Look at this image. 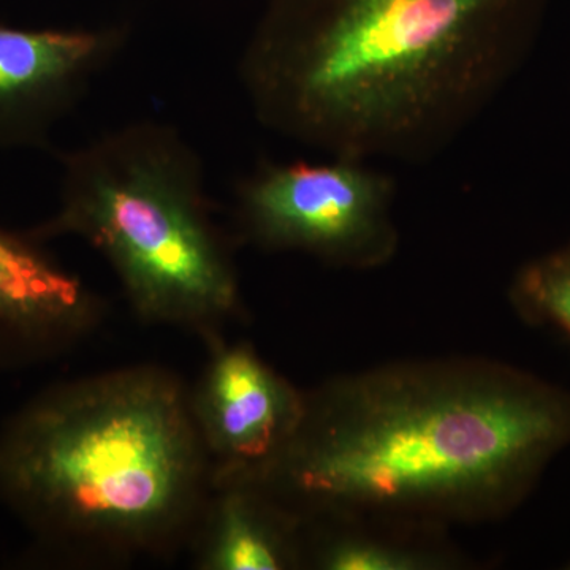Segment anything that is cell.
<instances>
[{
	"label": "cell",
	"mask_w": 570,
	"mask_h": 570,
	"mask_svg": "<svg viewBox=\"0 0 570 570\" xmlns=\"http://www.w3.org/2000/svg\"><path fill=\"white\" fill-rule=\"evenodd\" d=\"M569 569H570V564H569Z\"/></svg>",
	"instance_id": "7c38bea8"
},
{
	"label": "cell",
	"mask_w": 570,
	"mask_h": 570,
	"mask_svg": "<svg viewBox=\"0 0 570 570\" xmlns=\"http://www.w3.org/2000/svg\"><path fill=\"white\" fill-rule=\"evenodd\" d=\"M100 316V299L36 238L0 228V336L61 346L88 336Z\"/></svg>",
	"instance_id": "ba28073f"
},
{
	"label": "cell",
	"mask_w": 570,
	"mask_h": 570,
	"mask_svg": "<svg viewBox=\"0 0 570 570\" xmlns=\"http://www.w3.org/2000/svg\"><path fill=\"white\" fill-rule=\"evenodd\" d=\"M202 570H285L305 561V530L245 483L213 485L193 532Z\"/></svg>",
	"instance_id": "9c48e42d"
},
{
	"label": "cell",
	"mask_w": 570,
	"mask_h": 570,
	"mask_svg": "<svg viewBox=\"0 0 570 570\" xmlns=\"http://www.w3.org/2000/svg\"><path fill=\"white\" fill-rule=\"evenodd\" d=\"M510 296L527 321L570 341V245L524 266Z\"/></svg>",
	"instance_id": "8fae6325"
},
{
	"label": "cell",
	"mask_w": 570,
	"mask_h": 570,
	"mask_svg": "<svg viewBox=\"0 0 570 570\" xmlns=\"http://www.w3.org/2000/svg\"><path fill=\"white\" fill-rule=\"evenodd\" d=\"M126 43L122 28H0V146H43Z\"/></svg>",
	"instance_id": "52a82bcc"
},
{
	"label": "cell",
	"mask_w": 570,
	"mask_h": 570,
	"mask_svg": "<svg viewBox=\"0 0 570 570\" xmlns=\"http://www.w3.org/2000/svg\"><path fill=\"white\" fill-rule=\"evenodd\" d=\"M61 165L58 209L32 238L77 236L110 264L142 321L219 336L242 311V291L186 138L164 122L127 124Z\"/></svg>",
	"instance_id": "277c9868"
},
{
	"label": "cell",
	"mask_w": 570,
	"mask_h": 570,
	"mask_svg": "<svg viewBox=\"0 0 570 570\" xmlns=\"http://www.w3.org/2000/svg\"><path fill=\"white\" fill-rule=\"evenodd\" d=\"M395 181L366 160L264 164L236 187L235 220L268 253H303L328 265L371 269L397 249Z\"/></svg>",
	"instance_id": "5b68a950"
},
{
	"label": "cell",
	"mask_w": 570,
	"mask_h": 570,
	"mask_svg": "<svg viewBox=\"0 0 570 570\" xmlns=\"http://www.w3.org/2000/svg\"><path fill=\"white\" fill-rule=\"evenodd\" d=\"M547 0H268L239 61L266 129L332 157L422 163L482 112Z\"/></svg>",
	"instance_id": "7a4b0ae2"
},
{
	"label": "cell",
	"mask_w": 570,
	"mask_h": 570,
	"mask_svg": "<svg viewBox=\"0 0 570 570\" xmlns=\"http://www.w3.org/2000/svg\"><path fill=\"white\" fill-rule=\"evenodd\" d=\"M206 341L209 358L190 403L213 487L250 478L279 455L302 419L305 392L247 344Z\"/></svg>",
	"instance_id": "8992f818"
},
{
	"label": "cell",
	"mask_w": 570,
	"mask_h": 570,
	"mask_svg": "<svg viewBox=\"0 0 570 570\" xmlns=\"http://www.w3.org/2000/svg\"><path fill=\"white\" fill-rule=\"evenodd\" d=\"M311 558L325 570H430L452 564L444 554L411 546L404 539H381V532L332 528Z\"/></svg>",
	"instance_id": "30bf717a"
},
{
	"label": "cell",
	"mask_w": 570,
	"mask_h": 570,
	"mask_svg": "<svg viewBox=\"0 0 570 570\" xmlns=\"http://www.w3.org/2000/svg\"><path fill=\"white\" fill-rule=\"evenodd\" d=\"M209 490L190 389L164 367L61 385L0 438V491L85 560H127L189 539Z\"/></svg>",
	"instance_id": "3957f363"
},
{
	"label": "cell",
	"mask_w": 570,
	"mask_h": 570,
	"mask_svg": "<svg viewBox=\"0 0 570 570\" xmlns=\"http://www.w3.org/2000/svg\"><path fill=\"white\" fill-rule=\"evenodd\" d=\"M568 448L566 390L493 360H415L306 392L279 455L232 483L303 530L431 532L505 515Z\"/></svg>",
	"instance_id": "6da1fadb"
}]
</instances>
